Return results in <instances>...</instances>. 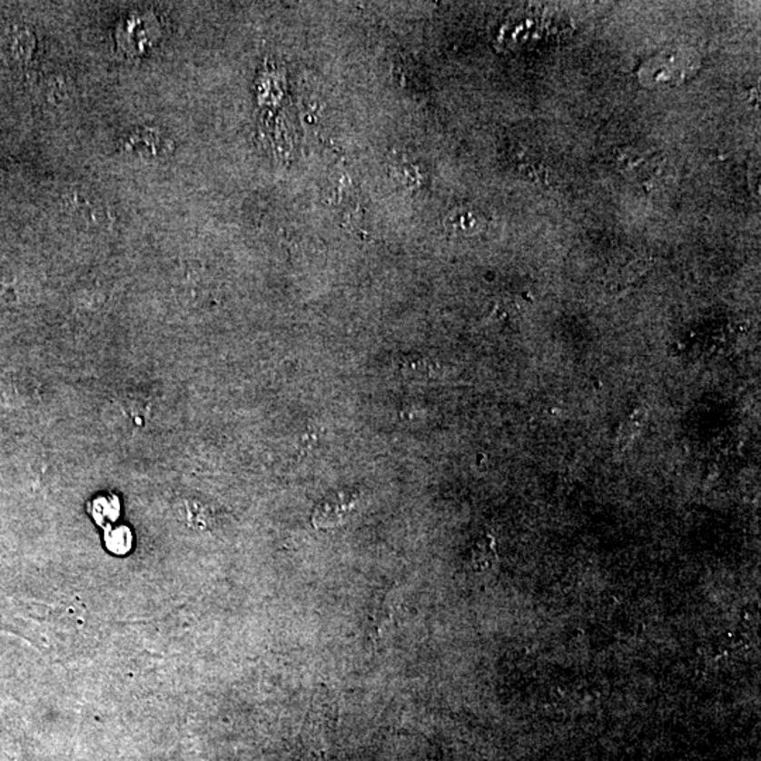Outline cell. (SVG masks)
I'll return each instance as SVG.
<instances>
[{
  "instance_id": "cell-5",
  "label": "cell",
  "mask_w": 761,
  "mask_h": 761,
  "mask_svg": "<svg viewBox=\"0 0 761 761\" xmlns=\"http://www.w3.org/2000/svg\"><path fill=\"white\" fill-rule=\"evenodd\" d=\"M495 560H497V550H495L494 539L491 536H485L481 540L477 541V545L472 549V567L475 569H485L491 567Z\"/></svg>"
},
{
  "instance_id": "cell-1",
  "label": "cell",
  "mask_w": 761,
  "mask_h": 761,
  "mask_svg": "<svg viewBox=\"0 0 761 761\" xmlns=\"http://www.w3.org/2000/svg\"><path fill=\"white\" fill-rule=\"evenodd\" d=\"M356 504V498L351 495L339 494L337 497L329 498L323 500L315 513H313V523L316 528H331L339 525L346 519L351 508Z\"/></svg>"
},
{
  "instance_id": "cell-2",
  "label": "cell",
  "mask_w": 761,
  "mask_h": 761,
  "mask_svg": "<svg viewBox=\"0 0 761 761\" xmlns=\"http://www.w3.org/2000/svg\"><path fill=\"white\" fill-rule=\"evenodd\" d=\"M66 208L71 209L74 216L79 219H85L88 222L98 221L99 209L98 202L94 201V196H89L86 193H71L70 195L65 196Z\"/></svg>"
},
{
  "instance_id": "cell-3",
  "label": "cell",
  "mask_w": 761,
  "mask_h": 761,
  "mask_svg": "<svg viewBox=\"0 0 761 761\" xmlns=\"http://www.w3.org/2000/svg\"><path fill=\"white\" fill-rule=\"evenodd\" d=\"M89 512L99 525L107 528V526H111V522L117 519V515L120 512L119 500L116 497L96 498L89 505Z\"/></svg>"
},
{
  "instance_id": "cell-6",
  "label": "cell",
  "mask_w": 761,
  "mask_h": 761,
  "mask_svg": "<svg viewBox=\"0 0 761 761\" xmlns=\"http://www.w3.org/2000/svg\"><path fill=\"white\" fill-rule=\"evenodd\" d=\"M104 529H106V546L112 553L126 554L132 549V532L126 526L116 529L107 526Z\"/></svg>"
},
{
  "instance_id": "cell-4",
  "label": "cell",
  "mask_w": 761,
  "mask_h": 761,
  "mask_svg": "<svg viewBox=\"0 0 761 761\" xmlns=\"http://www.w3.org/2000/svg\"><path fill=\"white\" fill-rule=\"evenodd\" d=\"M398 370L406 380H420L430 375L431 367L429 361L418 354L402 356L398 360Z\"/></svg>"
},
{
  "instance_id": "cell-7",
  "label": "cell",
  "mask_w": 761,
  "mask_h": 761,
  "mask_svg": "<svg viewBox=\"0 0 761 761\" xmlns=\"http://www.w3.org/2000/svg\"><path fill=\"white\" fill-rule=\"evenodd\" d=\"M13 55L19 60L30 57L35 48V37L29 30L20 29L13 35Z\"/></svg>"
}]
</instances>
